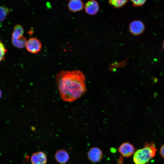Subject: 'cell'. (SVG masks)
<instances>
[{"instance_id":"6da1fadb","label":"cell","mask_w":164,"mask_h":164,"mask_svg":"<svg viewBox=\"0 0 164 164\" xmlns=\"http://www.w3.org/2000/svg\"><path fill=\"white\" fill-rule=\"evenodd\" d=\"M61 98L72 102L80 98L86 90L85 77L79 70H62L56 77Z\"/></svg>"},{"instance_id":"7a4b0ae2","label":"cell","mask_w":164,"mask_h":164,"mask_svg":"<svg viewBox=\"0 0 164 164\" xmlns=\"http://www.w3.org/2000/svg\"><path fill=\"white\" fill-rule=\"evenodd\" d=\"M157 150L153 143H146L143 147L134 153L133 157L134 164H146L155 156Z\"/></svg>"},{"instance_id":"3957f363","label":"cell","mask_w":164,"mask_h":164,"mask_svg":"<svg viewBox=\"0 0 164 164\" xmlns=\"http://www.w3.org/2000/svg\"><path fill=\"white\" fill-rule=\"evenodd\" d=\"M42 44L38 39L35 37L29 38L27 41L26 47L29 52L35 54L39 52L42 48Z\"/></svg>"},{"instance_id":"277c9868","label":"cell","mask_w":164,"mask_h":164,"mask_svg":"<svg viewBox=\"0 0 164 164\" xmlns=\"http://www.w3.org/2000/svg\"><path fill=\"white\" fill-rule=\"evenodd\" d=\"M145 26L140 20H135L132 22L129 26L130 32L133 35L138 36L141 35L144 31Z\"/></svg>"},{"instance_id":"5b68a950","label":"cell","mask_w":164,"mask_h":164,"mask_svg":"<svg viewBox=\"0 0 164 164\" xmlns=\"http://www.w3.org/2000/svg\"><path fill=\"white\" fill-rule=\"evenodd\" d=\"M118 150L123 156L128 157L134 153L135 149L131 144L128 142H125L121 144L118 148Z\"/></svg>"},{"instance_id":"8992f818","label":"cell","mask_w":164,"mask_h":164,"mask_svg":"<svg viewBox=\"0 0 164 164\" xmlns=\"http://www.w3.org/2000/svg\"><path fill=\"white\" fill-rule=\"evenodd\" d=\"M103 155L101 150L97 147L91 148L87 153V156L89 159L94 163L99 162L102 159Z\"/></svg>"},{"instance_id":"52a82bcc","label":"cell","mask_w":164,"mask_h":164,"mask_svg":"<svg viewBox=\"0 0 164 164\" xmlns=\"http://www.w3.org/2000/svg\"><path fill=\"white\" fill-rule=\"evenodd\" d=\"M30 161L32 164H46L47 162V156L43 152H37L32 155Z\"/></svg>"},{"instance_id":"ba28073f","label":"cell","mask_w":164,"mask_h":164,"mask_svg":"<svg viewBox=\"0 0 164 164\" xmlns=\"http://www.w3.org/2000/svg\"><path fill=\"white\" fill-rule=\"evenodd\" d=\"M85 9L87 13L91 15H95L99 9L98 3L94 0L89 1L85 5Z\"/></svg>"},{"instance_id":"9c48e42d","label":"cell","mask_w":164,"mask_h":164,"mask_svg":"<svg viewBox=\"0 0 164 164\" xmlns=\"http://www.w3.org/2000/svg\"><path fill=\"white\" fill-rule=\"evenodd\" d=\"M55 158L60 164H66L69 159V155L67 152L64 149L58 150L55 153Z\"/></svg>"},{"instance_id":"30bf717a","label":"cell","mask_w":164,"mask_h":164,"mask_svg":"<svg viewBox=\"0 0 164 164\" xmlns=\"http://www.w3.org/2000/svg\"><path fill=\"white\" fill-rule=\"evenodd\" d=\"M70 11L75 12L82 10L84 8V4L81 0H70L68 4Z\"/></svg>"},{"instance_id":"8fae6325","label":"cell","mask_w":164,"mask_h":164,"mask_svg":"<svg viewBox=\"0 0 164 164\" xmlns=\"http://www.w3.org/2000/svg\"><path fill=\"white\" fill-rule=\"evenodd\" d=\"M27 40L23 36L19 39L12 38V42L13 45L19 48H22L26 46Z\"/></svg>"},{"instance_id":"7c38bea8","label":"cell","mask_w":164,"mask_h":164,"mask_svg":"<svg viewBox=\"0 0 164 164\" xmlns=\"http://www.w3.org/2000/svg\"><path fill=\"white\" fill-rule=\"evenodd\" d=\"M24 32V30L23 27L20 25H17L14 28L12 38H20L23 36Z\"/></svg>"},{"instance_id":"4fadbf2b","label":"cell","mask_w":164,"mask_h":164,"mask_svg":"<svg viewBox=\"0 0 164 164\" xmlns=\"http://www.w3.org/2000/svg\"><path fill=\"white\" fill-rule=\"evenodd\" d=\"M109 4L116 8H119L126 3L128 0H108Z\"/></svg>"},{"instance_id":"5bb4252c","label":"cell","mask_w":164,"mask_h":164,"mask_svg":"<svg viewBox=\"0 0 164 164\" xmlns=\"http://www.w3.org/2000/svg\"><path fill=\"white\" fill-rule=\"evenodd\" d=\"M9 12V9L8 8L0 6V22L4 20Z\"/></svg>"},{"instance_id":"9a60e30c","label":"cell","mask_w":164,"mask_h":164,"mask_svg":"<svg viewBox=\"0 0 164 164\" xmlns=\"http://www.w3.org/2000/svg\"><path fill=\"white\" fill-rule=\"evenodd\" d=\"M7 51L4 44L0 41V63L4 59Z\"/></svg>"},{"instance_id":"2e32d148","label":"cell","mask_w":164,"mask_h":164,"mask_svg":"<svg viewBox=\"0 0 164 164\" xmlns=\"http://www.w3.org/2000/svg\"><path fill=\"white\" fill-rule=\"evenodd\" d=\"M135 7H138L143 5L147 0H130Z\"/></svg>"},{"instance_id":"e0dca14e","label":"cell","mask_w":164,"mask_h":164,"mask_svg":"<svg viewBox=\"0 0 164 164\" xmlns=\"http://www.w3.org/2000/svg\"><path fill=\"white\" fill-rule=\"evenodd\" d=\"M160 153L161 156L164 158V145H162L161 147Z\"/></svg>"},{"instance_id":"ac0fdd59","label":"cell","mask_w":164,"mask_h":164,"mask_svg":"<svg viewBox=\"0 0 164 164\" xmlns=\"http://www.w3.org/2000/svg\"><path fill=\"white\" fill-rule=\"evenodd\" d=\"M162 47L163 50H164V40L163 41L162 43Z\"/></svg>"},{"instance_id":"d6986e66","label":"cell","mask_w":164,"mask_h":164,"mask_svg":"<svg viewBox=\"0 0 164 164\" xmlns=\"http://www.w3.org/2000/svg\"><path fill=\"white\" fill-rule=\"evenodd\" d=\"M2 92L1 90L0 89V99L2 97Z\"/></svg>"},{"instance_id":"ffe728a7","label":"cell","mask_w":164,"mask_h":164,"mask_svg":"<svg viewBox=\"0 0 164 164\" xmlns=\"http://www.w3.org/2000/svg\"></svg>"}]
</instances>
